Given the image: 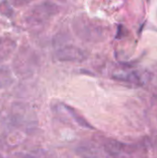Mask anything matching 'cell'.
I'll return each mask as SVG.
<instances>
[{
  "mask_svg": "<svg viewBox=\"0 0 157 158\" xmlns=\"http://www.w3.org/2000/svg\"><path fill=\"white\" fill-rule=\"evenodd\" d=\"M103 148L107 156L112 158H142L144 155L141 145L126 143L113 139L105 140Z\"/></svg>",
  "mask_w": 157,
  "mask_h": 158,
  "instance_id": "1",
  "label": "cell"
},
{
  "mask_svg": "<svg viewBox=\"0 0 157 158\" xmlns=\"http://www.w3.org/2000/svg\"><path fill=\"white\" fill-rule=\"evenodd\" d=\"M58 6L51 2L38 4L29 11L26 16V21L31 25L43 24L58 12Z\"/></svg>",
  "mask_w": 157,
  "mask_h": 158,
  "instance_id": "2",
  "label": "cell"
},
{
  "mask_svg": "<svg viewBox=\"0 0 157 158\" xmlns=\"http://www.w3.org/2000/svg\"><path fill=\"white\" fill-rule=\"evenodd\" d=\"M74 28L76 29L77 34L85 40H97L98 37L102 36L101 29L94 23L85 19L83 17L77 19L74 21Z\"/></svg>",
  "mask_w": 157,
  "mask_h": 158,
  "instance_id": "3",
  "label": "cell"
},
{
  "mask_svg": "<svg viewBox=\"0 0 157 158\" xmlns=\"http://www.w3.org/2000/svg\"><path fill=\"white\" fill-rule=\"evenodd\" d=\"M56 56L59 61L64 62H82L84 61L88 55L81 48L72 45L67 44L59 47L56 52Z\"/></svg>",
  "mask_w": 157,
  "mask_h": 158,
  "instance_id": "4",
  "label": "cell"
},
{
  "mask_svg": "<svg viewBox=\"0 0 157 158\" xmlns=\"http://www.w3.org/2000/svg\"><path fill=\"white\" fill-rule=\"evenodd\" d=\"M76 153L81 158H107V154L104 148L101 150L91 143H81L76 148Z\"/></svg>",
  "mask_w": 157,
  "mask_h": 158,
  "instance_id": "5",
  "label": "cell"
},
{
  "mask_svg": "<svg viewBox=\"0 0 157 158\" xmlns=\"http://www.w3.org/2000/svg\"><path fill=\"white\" fill-rule=\"evenodd\" d=\"M113 78L118 81H123L134 84H142L143 77L140 72L136 70H130V69H118L113 73Z\"/></svg>",
  "mask_w": 157,
  "mask_h": 158,
  "instance_id": "6",
  "label": "cell"
},
{
  "mask_svg": "<svg viewBox=\"0 0 157 158\" xmlns=\"http://www.w3.org/2000/svg\"><path fill=\"white\" fill-rule=\"evenodd\" d=\"M16 47V43L14 40L8 37L0 38V62L6 60L12 54Z\"/></svg>",
  "mask_w": 157,
  "mask_h": 158,
  "instance_id": "7",
  "label": "cell"
},
{
  "mask_svg": "<svg viewBox=\"0 0 157 158\" xmlns=\"http://www.w3.org/2000/svg\"><path fill=\"white\" fill-rule=\"evenodd\" d=\"M64 106V108L67 110V112H68L69 113V115L72 117V118L76 121V123L80 126V127H81V128H85V129H91V130H93V127L92 126V124L90 123V122H88L81 114H79L74 108H72L71 106H67V105H64L63 106Z\"/></svg>",
  "mask_w": 157,
  "mask_h": 158,
  "instance_id": "8",
  "label": "cell"
},
{
  "mask_svg": "<svg viewBox=\"0 0 157 158\" xmlns=\"http://www.w3.org/2000/svg\"><path fill=\"white\" fill-rule=\"evenodd\" d=\"M13 82L10 70L6 67H0V88H6Z\"/></svg>",
  "mask_w": 157,
  "mask_h": 158,
  "instance_id": "9",
  "label": "cell"
},
{
  "mask_svg": "<svg viewBox=\"0 0 157 158\" xmlns=\"http://www.w3.org/2000/svg\"><path fill=\"white\" fill-rule=\"evenodd\" d=\"M0 13L3 14V16L10 17L13 14V9L11 8V6H8V3L3 2L0 3Z\"/></svg>",
  "mask_w": 157,
  "mask_h": 158,
  "instance_id": "10",
  "label": "cell"
},
{
  "mask_svg": "<svg viewBox=\"0 0 157 158\" xmlns=\"http://www.w3.org/2000/svg\"><path fill=\"white\" fill-rule=\"evenodd\" d=\"M10 158H36L33 156L31 155H27V154H16L14 156H12Z\"/></svg>",
  "mask_w": 157,
  "mask_h": 158,
  "instance_id": "11",
  "label": "cell"
},
{
  "mask_svg": "<svg viewBox=\"0 0 157 158\" xmlns=\"http://www.w3.org/2000/svg\"><path fill=\"white\" fill-rule=\"evenodd\" d=\"M0 158H3V157H2V156H1V155H0Z\"/></svg>",
  "mask_w": 157,
  "mask_h": 158,
  "instance_id": "12",
  "label": "cell"
}]
</instances>
